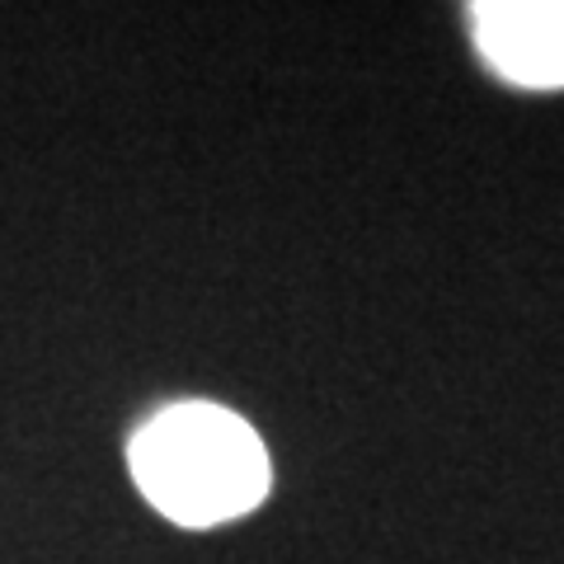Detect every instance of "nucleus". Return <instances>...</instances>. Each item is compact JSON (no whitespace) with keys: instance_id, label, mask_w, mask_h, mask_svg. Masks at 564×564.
I'll use <instances>...</instances> for the list:
<instances>
[{"instance_id":"nucleus-1","label":"nucleus","mask_w":564,"mask_h":564,"mask_svg":"<svg viewBox=\"0 0 564 564\" xmlns=\"http://www.w3.org/2000/svg\"><path fill=\"white\" fill-rule=\"evenodd\" d=\"M132 475L151 508L180 527L231 522L269 494V452L221 404H170L132 437Z\"/></svg>"},{"instance_id":"nucleus-2","label":"nucleus","mask_w":564,"mask_h":564,"mask_svg":"<svg viewBox=\"0 0 564 564\" xmlns=\"http://www.w3.org/2000/svg\"><path fill=\"white\" fill-rule=\"evenodd\" d=\"M475 39L503 80L527 90L564 85V0H489L475 6Z\"/></svg>"}]
</instances>
